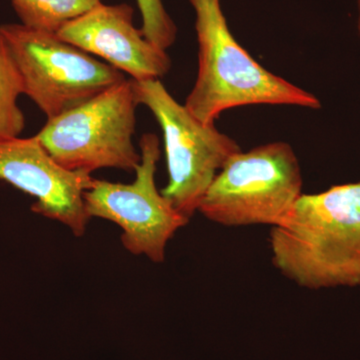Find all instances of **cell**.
Here are the masks:
<instances>
[{
	"label": "cell",
	"mask_w": 360,
	"mask_h": 360,
	"mask_svg": "<svg viewBox=\"0 0 360 360\" xmlns=\"http://www.w3.org/2000/svg\"><path fill=\"white\" fill-rule=\"evenodd\" d=\"M139 148L141 160L135 169L134 181L125 184L94 179L84 194L85 210L90 219L98 217L117 224L122 229V245L130 253L162 264L168 241L189 219L156 187L160 139L155 134H143Z\"/></svg>",
	"instance_id": "cell-7"
},
{
	"label": "cell",
	"mask_w": 360,
	"mask_h": 360,
	"mask_svg": "<svg viewBox=\"0 0 360 360\" xmlns=\"http://www.w3.org/2000/svg\"><path fill=\"white\" fill-rule=\"evenodd\" d=\"M21 25L56 33L68 21L87 13L103 0H11Z\"/></svg>",
	"instance_id": "cell-10"
},
{
	"label": "cell",
	"mask_w": 360,
	"mask_h": 360,
	"mask_svg": "<svg viewBox=\"0 0 360 360\" xmlns=\"http://www.w3.org/2000/svg\"><path fill=\"white\" fill-rule=\"evenodd\" d=\"M300 161L290 144L269 142L232 155L208 187L198 212L224 226L281 224L302 194Z\"/></svg>",
	"instance_id": "cell-3"
},
{
	"label": "cell",
	"mask_w": 360,
	"mask_h": 360,
	"mask_svg": "<svg viewBox=\"0 0 360 360\" xmlns=\"http://www.w3.org/2000/svg\"><path fill=\"white\" fill-rule=\"evenodd\" d=\"M21 94L22 77L0 33V137L20 136L25 129V113L18 104Z\"/></svg>",
	"instance_id": "cell-11"
},
{
	"label": "cell",
	"mask_w": 360,
	"mask_h": 360,
	"mask_svg": "<svg viewBox=\"0 0 360 360\" xmlns=\"http://www.w3.org/2000/svg\"><path fill=\"white\" fill-rule=\"evenodd\" d=\"M141 14V32L146 39L167 51L177 37V26L165 9L163 0H136Z\"/></svg>",
	"instance_id": "cell-12"
},
{
	"label": "cell",
	"mask_w": 360,
	"mask_h": 360,
	"mask_svg": "<svg viewBox=\"0 0 360 360\" xmlns=\"http://www.w3.org/2000/svg\"><path fill=\"white\" fill-rule=\"evenodd\" d=\"M195 14L198 77L186 108L205 124L246 105H292L319 110L314 94L274 75L238 44L229 30L221 0H188Z\"/></svg>",
	"instance_id": "cell-2"
},
{
	"label": "cell",
	"mask_w": 360,
	"mask_h": 360,
	"mask_svg": "<svg viewBox=\"0 0 360 360\" xmlns=\"http://www.w3.org/2000/svg\"><path fill=\"white\" fill-rule=\"evenodd\" d=\"M0 180L33 196V212L65 224L77 238L86 231L84 194L94 177L59 165L35 135L0 137Z\"/></svg>",
	"instance_id": "cell-8"
},
{
	"label": "cell",
	"mask_w": 360,
	"mask_h": 360,
	"mask_svg": "<svg viewBox=\"0 0 360 360\" xmlns=\"http://www.w3.org/2000/svg\"><path fill=\"white\" fill-rule=\"evenodd\" d=\"M357 33L360 39V0H357V20H356Z\"/></svg>",
	"instance_id": "cell-13"
},
{
	"label": "cell",
	"mask_w": 360,
	"mask_h": 360,
	"mask_svg": "<svg viewBox=\"0 0 360 360\" xmlns=\"http://www.w3.org/2000/svg\"><path fill=\"white\" fill-rule=\"evenodd\" d=\"M0 33L22 77L25 94L47 120L82 105L124 82V73L101 63L56 33L0 25Z\"/></svg>",
	"instance_id": "cell-6"
},
{
	"label": "cell",
	"mask_w": 360,
	"mask_h": 360,
	"mask_svg": "<svg viewBox=\"0 0 360 360\" xmlns=\"http://www.w3.org/2000/svg\"><path fill=\"white\" fill-rule=\"evenodd\" d=\"M277 269L309 290L360 285V181L300 196L270 233Z\"/></svg>",
	"instance_id": "cell-1"
},
{
	"label": "cell",
	"mask_w": 360,
	"mask_h": 360,
	"mask_svg": "<svg viewBox=\"0 0 360 360\" xmlns=\"http://www.w3.org/2000/svg\"><path fill=\"white\" fill-rule=\"evenodd\" d=\"M56 34L89 54L127 73L132 80L160 79L169 72L172 59L167 51L146 39L134 25L129 4H97L68 21Z\"/></svg>",
	"instance_id": "cell-9"
},
{
	"label": "cell",
	"mask_w": 360,
	"mask_h": 360,
	"mask_svg": "<svg viewBox=\"0 0 360 360\" xmlns=\"http://www.w3.org/2000/svg\"><path fill=\"white\" fill-rule=\"evenodd\" d=\"M131 82L136 103L150 110L162 130L168 182L161 194L191 219L213 179L240 146L215 124L200 122L160 79Z\"/></svg>",
	"instance_id": "cell-5"
},
{
	"label": "cell",
	"mask_w": 360,
	"mask_h": 360,
	"mask_svg": "<svg viewBox=\"0 0 360 360\" xmlns=\"http://www.w3.org/2000/svg\"><path fill=\"white\" fill-rule=\"evenodd\" d=\"M137 106L131 79H125L47 120L35 136L59 165L71 172L91 174L103 168L135 172L141 160L132 141Z\"/></svg>",
	"instance_id": "cell-4"
}]
</instances>
